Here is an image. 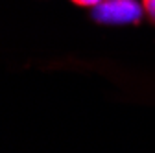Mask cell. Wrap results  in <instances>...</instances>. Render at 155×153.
<instances>
[{"label": "cell", "mask_w": 155, "mask_h": 153, "mask_svg": "<svg viewBox=\"0 0 155 153\" xmlns=\"http://www.w3.org/2000/svg\"><path fill=\"white\" fill-rule=\"evenodd\" d=\"M144 13L142 2L137 0H102L92 8V17L104 24H133Z\"/></svg>", "instance_id": "obj_1"}, {"label": "cell", "mask_w": 155, "mask_h": 153, "mask_svg": "<svg viewBox=\"0 0 155 153\" xmlns=\"http://www.w3.org/2000/svg\"><path fill=\"white\" fill-rule=\"evenodd\" d=\"M76 6H81V8H94L96 4H100L102 0H70Z\"/></svg>", "instance_id": "obj_3"}, {"label": "cell", "mask_w": 155, "mask_h": 153, "mask_svg": "<svg viewBox=\"0 0 155 153\" xmlns=\"http://www.w3.org/2000/svg\"><path fill=\"white\" fill-rule=\"evenodd\" d=\"M142 2V8H144V13L155 22V0H140Z\"/></svg>", "instance_id": "obj_2"}]
</instances>
